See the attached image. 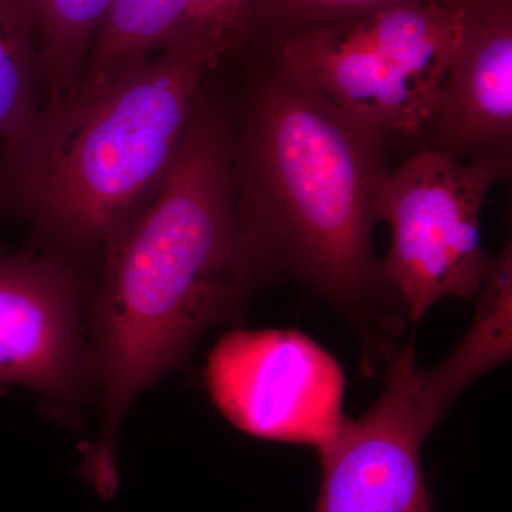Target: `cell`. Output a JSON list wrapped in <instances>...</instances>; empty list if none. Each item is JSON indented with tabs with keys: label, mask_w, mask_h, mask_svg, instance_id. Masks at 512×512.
<instances>
[{
	"label": "cell",
	"mask_w": 512,
	"mask_h": 512,
	"mask_svg": "<svg viewBox=\"0 0 512 512\" xmlns=\"http://www.w3.org/2000/svg\"><path fill=\"white\" fill-rule=\"evenodd\" d=\"M252 0H191L183 42L197 49L215 69L245 45Z\"/></svg>",
	"instance_id": "obj_14"
},
{
	"label": "cell",
	"mask_w": 512,
	"mask_h": 512,
	"mask_svg": "<svg viewBox=\"0 0 512 512\" xmlns=\"http://www.w3.org/2000/svg\"><path fill=\"white\" fill-rule=\"evenodd\" d=\"M400 2L407 0H252L248 40L332 25Z\"/></svg>",
	"instance_id": "obj_13"
},
{
	"label": "cell",
	"mask_w": 512,
	"mask_h": 512,
	"mask_svg": "<svg viewBox=\"0 0 512 512\" xmlns=\"http://www.w3.org/2000/svg\"><path fill=\"white\" fill-rule=\"evenodd\" d=\"M231 113L235 207L262 275L365 315L384 295L373 229L392 146L269 60Z\"/></svg>",
	"instance_id": "obj_2"
},
{
	"label": "cell",
	"mask_w": 512,
	"mask_h": 512,
	"mask_svg": "<svg viewBox=\"0 0 512 512\" xmlns=\"http://www.w3.org/2000/svg\"><path fill=\"white\" fill-rule=\"evenodd\" d=\"M511 156L458 158L420 148L390 171L380 221L392 229L380 264L384 295L416 323L444 298L471 299L493 258L485 254L480 214L495 184L510 177Z\"/></svg>",
	"instance_id": "obj_5"
},
{
	"label": "cell",
	"mask_w": 512,
	"mask_h": 512,
	"mask_svg": "<svg viewBox=\"0 0 512 512\" xmlns=\"http://www.w3.org/2000/svg\"><path fill=\"white\" fill-rule=\"evenodd\" d=\"M111 0H32L42 57L43 103L72 96Z\"/></svg>",
	"instance_id": "obj_11"
},
{
	"label": "cell",
	"mask_w": 512,
	"mask_h": 512,
	"mask_svg": "<svg viewBox=\"0 0 512 512\" xmlns=\"http://www.w3.org/2000/svg\"><path fill=\"white\" fill-rule=\"evenodd\" d=\"M191 0H111L73 94L117 82L183 42Z\"/></svg>",
	"instance_id": "obj_10"
},
{
	"label": "cell",
	"mask_w": 512,
	"mask_h": 512,
	"mask_svg": "<svg viewBox=\"0 0 512 512\" xmlns=\"http://www.w3.org/2000/svg\"><path fill=\"white\" fill-rule=\"evenodd\" d=\"M211 70L178 42L104 89L43 103L0 141V215L96 276L173 170Z\"/></svg>",
	"instance_id": "obj_3"
},
{
	"label": "cell",
	"mask_w": 512,
	"mask_h": 512,
	"mask_svg": "<svg viewBox=\"0 0 512 512\" xmlns=\"http://www.w3.org/2000/svg\"><path fill=\"white\" fill-rule=\"evenodd\" d=\"M93 285L92 272L52 252L0 254V386L26 387L66 414L96 392Z\"/></svg>",
	"instance_id": "obj_7"
},
{
	"label": "cell",
	"mask_w": 512,
	"mask_h": 512,
	"mask_svg": "<svg viewBox=\"0 0 512 512\" xmlns=\"http://www.w3.org/2000/svg\"><path fill=\"white\" fill-rule=\"evenodd\" d=\"M43 101L32 0H0V141L28 126Z\"/></svg>",
	"instance_id": "obj_12"
},
{
	"label": "cell",
	"mask_w": 512,
	"mask_h": 512,
	"mask_svg": "<svg viewBox=\"0 0 512 512\" xmlns=\"http://www.w3.org/2000/svg\"><path fill=\"white\" fill-rule=\"evenodd\" d=\"M231 104L204 80L173 170L99 266L89 306L101 427L80 471L119 491V437L138 396L183 365L197 340L264 281L235 207Z\"/></svg>",
	"instance_id": "obj_1"
},
{
	"label": "cell",
	"mask_w": 512,
	"mask_h": 512,
	"mask_svg": "<svg viewBox=\"0 0 512 512\" xmlns=\"http://www.w3.org/2000/svg\"><path fill=\"white\" fill-rule=\"evenodd\" d=\"M421 148L511 156L512 0H464L456 52Z\"/></svg>",
	"instance_id": "obj_9"
},
{
	"label": "cell",
	"mask_w": 512,
	"mask_h": 512,
	"mask_svg": "<svg viewBox=\"0 0 512 512\" xmlns=\"http://www.w3.org/2000/svg\"><path fill=\"white\" fill-rule=\"evenodd\" d=\"M463 2L407 0L261 39L266 60L390 146L423 143L456 52Z\"/></svg>",
	"instance_id": "obj_4"
},
{
	"label": "cell",
	"mask_w": 512,
	"mask_h": 512,
	"mask_svg": "<svg viewBox=\"0 0 512 512\" xmlns=\"http://www.w3.org/2000/svg\"><path fill=\"white\" fill-rule=\"evenodd\" d=\"M212 402L259 439L320 450L345 421V376L335 357L296 330H232L207 366Z\"/></svg>",
	"instance_id": "obj_8"
},
{
	"label": "cell",
	"mask_w": 512,
	"mask_h": 512,
	"mask_svg": "<svg viewBox=\"0 0 512 512\" xmlns=\"http://www.w3.org/2000/svg\"><path fill=\"white\" fill-rule=\"evenodd\" d=\"M477 377L461 349L431 369L416 362L412 346L397 353L377 402L360 419L346 417L320 448L315 512H431L421 448Z\"/></svg>",
	"instance_id": "obj_6"
}]
</instances>
